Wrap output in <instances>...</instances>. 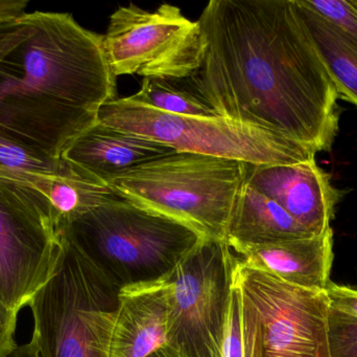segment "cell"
Instances as JSON below:
<instances>
[{
  "instance_id": "1",
  "label": "cell",
  "mask_w": 357,
  "mask_h": 357,
  "mask_svg": "<svg viewBox=\"0 0 357 357\" xmlns=\"http://www.w3.org/2000/svg\"><path fill=\"white\" fill-rule=\"evenodd\" d=\"M197 21L203 62L187 89L218 117L331 151L339 94L295 0H211Z\"/></svg>"
},
{
  "instance_id": "6",
  "label": "cell",
  "mask_w": 357,
  "mask_h": 357,
  "mask_svg": "<svg viewBox=\"0 0 357 357\" xmlns=\"http://www.w3.org/2000/svg\"><path fill=\"white\" fill-rule=\"evenodd\" d=\"M98 121L171 147L178 152L234 159L252 165H298L317 151L272 130L220 117L163 112L127 98L102 105Z\"/></svg>"
},
{
  "instance_id": "14",
  "label": "cell",
  "mask_w": 357,
  "mask_h": 357,
  "mask_svg": "<svg viewBox=\"0 0 357 357\" xmlns=\"http://www.w3.org/2000/svg\"><path fill=\"white\" fill-rule=\"evenodd\" d=\"M174 152L167 145L98 121L69 146L62 159L108 184L132 168Z\"/></svg>"
},
{
  "instance_id": "12",
  "label": "cell",
  "mask_w": 357,
  "mask_h": 357,
  "mask_svg": "<svg viewBox=\"0 0 357 357\" xmlns=\"http://www.w3.org/2000/svg\"><path fill=\"white\" fill-rule=\"evenodd\" d=\"M229 247V245H228ZM235 264L314 291H326L333 263V231L318 236L256 247H229Z\"/></svg>"
},
{
  "instance_id": "17",
  "label": "cell",
  "mask_w": 357,
  "mask_h": 357,
  "mask_svg": "<svg viewBox=\"0 0 357 357\" xmlns=\"http://www.w3.org/2000/svg\"><path fill=\"white\" fill-rule=\"evenodd\" d=\"M135 102L163 112L190 117H218L197 94L180 85L178 81L144 78L140 89L129 96Z\"/></svg>"
},
{
  "instance_id": "21",
  "label": "cell",
  "mask_w": 357,
  "mask_h": 357,
  "mask_svg": "<svg viewBox=\"0 0 357 357\" xmlns=\"http://www.w3.org/2000/svg\"><path fill=\"white\" fill-rule=\"evenodd\" d=\"M220 357H243L241 341V293L233 281L228 316L222 337Z\"/></svg>"
},
{
  "instance_id": "27",
  "label": "cell",
  "mask_w": 357,
  "mask_h": 357,
  "mask_svg": "<svg viewBox=\"0 0 357 357\" xmlns=\"http://www.w3.org/2000/svg\"><path fill=\"white\" fill-rule=\"evenodd\" d=\"M146 357H185L183 356L178 350H176L175 348L169 346V344L163 346V347L159 348L156 351L151 354L150 356Z\"/></svg>"
},
{
  "instance_id": "23",
  "label": "cell",
  "mask_w": 357,
  "mask_h": 357,
  "mask_svg": "<svg viewBox=\"0 0 357 357\" xmlns=\"http://www.w3.org/2000/svg\"><path fill=\"white\" fill-rule=\"evenodd\" d=\"M18 312H14L0 300V357H6L16 349L15 331Z\"/></svg>"
},
{
  "instance_id": "7",
  "label": "cell",
  "mask_w": 357,
  "mask_h": 357,
  "mask_svg": "<svg viewBox=\"0 0 357 357\" xmlns=\"http://www.w3.org/2000/svg\"><path fill=\"white\" fill-rule=\"evenodd\" d=\"M243 357H331L326 291L287 284L235 264Z\"/></svg>"
},
{
  "instance_id": "10",
  "label": "cell",
  "mask_w": 357,
  "mask_h": 357,
  "mask_svg": "<svg viewBox=\"0 0 357 357\" xmlns=\"http://www.w3.org/2000/svg\"><path fill=\"white\" fill-rule=\"evenodd\" d=\"M63 242L50 203L0 178V300L8 307L19 312L29 306L54 275Z\"/></svg>"
},
{
  "instance_id": "18",
  "label": "cell",
  "mask_w": 357,
  "mask_h": 357,
  "mask_svg": "<svg viewBox=\"0 0 357 357\" xmlns=\"http://www.w3.org/2000/svg\"><path fill=\"white\" fill-rule=\"evenodd\" d=\"M0 167L33 173H62L68 167L65 159H54L29 148L0 132Z\"/></svg>"
},
{
  "instance_id": "22",
  "label": "cell",
  "mask_w": 357,
  "mask_h": 357,
  "mask_svg": "<svg viewBox=\"0 0 357 357\" xmlns=\"http://www.w3.org/2000/svg\"><path fill=\"white\" fill-rule=\"evenodd\" d=\"M326 293L331 308L357 319V286L335 284L331 281Z\"/></svg>"
},
{
  "instance_id": "3",
  "label": "cell",
  "mask_w": 357,
  "mask_h": 357,
  "mask_svg": "<svg viewBox=\"0 0 357 357\" xmlns=\"http://www.w3.org/2000/svg\"><path fill=\"white\" fill-rule=\"evenodd\" d=\"M62 234L119 289L167 280L205 239L125 199L92 210L65 226Z\"/></svg>"
},
{
  "instance_id": "2",
  "label": "cell",
  "mask_w": 357,
  "mask_h": 357,
  "mask_svg": "<svg viewBox=\"0 0 357 357\" xmlns=\"http://www.w3.org/2000/svg\"><path fill=\"white\" fill-rule=\"evenodd\" d=\"M27 35L0 62V132L46 156L65 151L116 99L104 37L68 13H25Z\"/></svg>"
},
{
  "instance_id": "16",
  "label": "cell",
  "mask_w": 357,
  "mask_h": 357,
  "mask_svg": "<svg viewBox=\"0 0 357 357\" xmlns=\"http://www.w3.org/2000/svg\"><path fill=\"white\" fill-rule=\"evenodd\" d=\"M298 13L312 38L339 98L357 106V41L333 23L295 0Z\"/></svg>"
},
{
  "instance_id": "13",
  "label": "cell",
  "mask_w": 357,
  "mask_h": 357,
  "mask_svg": "<svg viewBox=\"0 0 357 357\" xmlns=\"http://www.w3.org/2000/svg\"><path fill=\"white\" fill-rule=\"evenodd\" d=\"M167 279L121 289L111 357H146L167 345L171 310Z\"/></svg>"
},
{
  "instance_id": "9",
  "label": "cell",
  "mask_w": 357,
  "mask_h": 357,
  "mask_svg": "<svg viewBox=\"0 0 357 357\" xmlns=\"http://www.w3.org/2000/svg\"><path fill=\"white\" fill-rule=\"evenodd\" d=\"M234 272L226 241L204 239L167 279V344L183 356L220 357Z\"/></svg>"
},
{
  "instance_id": "19",
  "label": "cell",
  "mask_w": 357,
  "mask_h": 357,
  "mask_svg": "<svg viewBox=\"0 0 357 357\" xmlns=\"http://www.w3.org/2000/svg\"><path fill=\"white\" fill-rule=\"evenodd\" d=\"M328 341L331 357H357V319L331 307Z\"/></svg>"
},
{
  "instance_id": "24",
  "label": "cell",
  "mask_w": 357,
  "mask_h": 357,
  "mask_svg": "<svg viewBox=\"0 0 357 357\" xmlns=\"http://www.w3.org/2000/svg\"><path fill=\"white\" fill-rule=\"evenodd\" d=\"M22 16L15 22L0 27V62L29 33Z\"/></svg>"
},
{
  "instance_id": "25",
  "label": "cell",
  "mask_w": 357,
  "mask_h": 357,
  "mask_svg": "<svg viewBox=\"0 0 357 357\" xmlns=\"http://www.w3.org/2000/svg\"><path fill=\"white\" fill-rule=\"evenodd\" d=\"M27 0H0V27L15 22L26 13Z\"/></svg>"
},
{
  "instance_id": "5",
  "label": "cell",
  "mask_w": 357,
  "mask_h": 357,
  "mask_svg": "<svg viewBox=\"0 0 357 357\" xmlns=\"http://www.w3.org/2000/svg\"><path fill=\"white\" fill-rule=\"evenodd\" d=\"M63 238L54 275L29 304L33 340L41 357H111L121 289Z\"/></svg>"
},
{
  "instance_id": "4",
  "label": "cell",
  "mask_w": 357,
  "mask_h": 357,
  "mask_svg": "<svg viewBox=\"0 0 357 357\" xmlns=\"http://www.w3.org/2000/svg\"><path fill=\"white\" fill-rule=\"evenodd\" d=\"M248 168L243 161L176 151L108 184L125 201L181 222L205 239L225 241Z\"/></svg>"
},
{
  "instance_id": "20",
  "label": "cell",
  "mask_w": 357,
  "mask_h": 357,
  "mask_svg": "<svg viewBox=\"0 0 357 357\" xmlns=\"http://www.w3.org/2000/svg\"><path fill=\"white\" fill-rule=\"evenodd\" d=\"M302 2L357 41V0H302Z\"/></svg>"
},
{
  "instance_id": "11",
  "label": "cell",
  "mask_w": 357,
  "mask_h": 357,
  "mask_svg": "<svg viewBox=\"0 0 357 357\" xmlns=\"http://www.w3.org/2000/svg\"><path fill=\"white\" fill-rule=\"evenodd\" d=\"M247 180L278 203L296 222L318 236L331 228L342 192L316 161L298 165H252Z\"/></svg>"
},
{
  "instance_id": "26",
  "label": "cell",
  "mask_w": 357,
  "mask_h": 357,
  "mask_svg": "<svg viewBox=\"0 0 357 357\" xmlns=\"http://www.w3.org/2000/svg\"><path fill=\"white\" fill-rule=\"evenodd\" d=\"M6 357H41L40 356V351L38 349L37 344L31 339L29 343L25 345L18 346L16 349L13 350L10 354Z\"/></svg>"
},
{
  "instance_id": "8",
  "label": "cell",
  "mask_w": 357,
  "mask_h": 357,
  "mask_svg": "<svg viewBox=\"0 0 357 357\" xmlns=\"http://www.w3.org/2000/svg\"><path fill=\"white\" fill-rule=\"evenodd\" d=\"M104 50L115 78H144L181 81L199 71L203 62V33L173 4L149 12L134 3L119 6L110 16Z\"/></svg>"
},
{
  "instance_id": "15",
  "label": "cell",
  "mask_w": 357,
  "mask_h": 357,
  "mask_svg": "<svg viewBox=\"0 0 357 357\" xmlns=\"http://www.w3.org/2000/svg\"><path fill=\"white\" fill-rule=\"evenodd\" d=\"M312 236L278 203L245 180L225 241L229 247H256Z\"/></svg>"
}]
</instances>
